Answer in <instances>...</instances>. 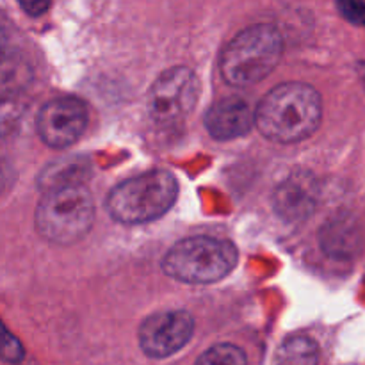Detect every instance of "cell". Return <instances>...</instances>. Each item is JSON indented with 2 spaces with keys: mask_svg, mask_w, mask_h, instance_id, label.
Here are the masks:
<instances>
[{
  "mask_svg": "<svg viewBox=\"0 0 365 365\" xmlns=\"http://www.w3.org/2000/svg\"><path fill=\"white\" fill-rule=\"evenodd\" d=\"M34 71L20 53L0 56V103L11 102L31 86Z\"/></svg>",
  "mask_w": 365,
  "mask_h": 365,
  "instance_id": "cell-12",
  "label": "cell"
},
{
  "mask_svg": "<svg viewBox=\"0 0 365 365\" xmlns=\"http://www.w3.org/2000/svg\"><path fill=\"white\" fill-rule=\"evenodd\" d=\"M321 95L303 82H285L271 89L255 110V127L271 141L298 143L319 128Z\"/></svg>",
  "mask_w": 365,
  "mask_h": 365,
  "instance_id": "cell-1",
  "label": "cell"
},
{
  "mask_svg": "<svg viewBox=\"0 0 365 365\" xmlns=\"http://www.w3.org/2000/svg\"><path fill=\"white\" fill-rule=\"evenodd\" d=\"M178 182L166 170H153L118 184L107 196V210L123 225L159 220L175 205Z\"/></svg>",
  "mask_w": 365,
  "mask_h": 365,
  "instance_id": "cell-3",
  "label": "cell"
},
{
  "mask_svg": "<svg viewBox=\"0 0 365 365\" xmlns=\"http://www.w3.org/2000/svg\"><path fill=\"white\" fill-rule=\"evenodd\" d=\"M319 349L309 337H291L280 346L274 365H317Z\"/></svg>",
  "mask_w": 365,
  "mask_h": 365,
  "instance_id": "cell-14",
  "label": "cell"
},
{
  "mask_svg": "<svg viewBox=\"0 0 365 365\" xmlns=\"http://www.w3.org/2000/svg\"><path fill=\"white\" fill-rule=\"evenodd\" d=\"M6 52V34H4V31L0 29V56Z\"/></svg>",
  "mask_w": 365,
  "mask_h": 365,
  "instance_id": "cell-20",
  "label": "cell"
},
{
  "mask_svg": "<svg viewBox=\"0 0 365 365\" xmlns=\"http://www.w3.org/2000/svg\"><path fill=\"white\" fill-rule=\"evenodd\" d=\"M239 252L234 242L214 237H189L177 242L163 260L168 277L184 284L220 282L234 271Z\"/></svg>",
  "mask_w": 365,
  "mask_h": 365,
  "instance_id": "cell-5",
  "label": "cell"
},
{
  "mask_svg": "<svg viewBox=\"0 0 365 365\" xmlns=\"http://www.w3.org/2000/svg\"><path fill=\"white\" fill-rule=\"evenodd\" d=\"M284 41L273 25H252L239 32L221 53L220 68L225 82L250 88L273 73L282 59Z\"/></svg>",
  "mask_w": 365,
  "mask_h": 365,
  "instance_id": "cell-2",
  "label": "cell"
},
{
  "mask_svg": "<svg viewBox=\"0 0 365 365\" xmlns=\"http://www.w3.org/2000/svg\"><path fill=\"white\" fill-rule=\"evenodd\" d=\"M337 7L342 16L353 25L365 27V2L364 0H337Z\"/></svg>",
  "mask_w": 365,
  "mask_h": 365,
  "instance_id": "cell-17",
  "label": "cell"
},
{
  "mask_svg": "<svg viewBox=\"0 0 365 365\" xmlns=\"http://www.w3.org/2000/svg\"><path fill=\"white\" fill-rule=\"evenodd\" d=\"M359 225L349 217H337L330 221L321 234V245L330 257L335 259H349L360 248Z\"/></svg>",
  "mask_w": 365,
  "mask_h": 365,
  "instance_id": "cell-11",
  "label": "cell"
},
{
  "mask_svg": "<svg viewBox=\"0 0 365 365\" xmlns=\"http://www.w3.org/2000/svg\"><path fill=\"white\" fill-rule=\"evenodd\" d=\"M95 221V203L84 184L45 191L36 209V228L46 241L68 246L88 235Z\"/></svg>",
  "mask_w": 365,
  "mask_h": 365,
  "instance_id": "cell-4",
  "label": "cell"
},
{
  "mask_svg": "<svg viewBox=\"0 0 365 365\" xmlns=\"http://www.w3.org/2000/svg\"><path fill=\"white\" fill-rule=\"evenodd\" d=\"M195 365H248L245 351L234 344H216L207 349Z\"/></svg>",
  "mask_w": 365,
  "mask_h": 365,
  "instance_id": "cell-15",
  "label": "cell"
},
{
  "mask_svg": "<svg viewBox=\"0 0 365 365\" xmlns=\"http://www.w3.org/2000/svg\"><path fill=\"white\" fill-rule=\"evenodd\" d=\"M319 187L309 171H294L277 187L273 195V207L282 220L298 223L307 220L317 205Z\"/></svg>",
  "mask_w": 365,
  "mask_h": 365,
  "instance_id": "cell-9",
  "label": "cell"
},
{
  "mask_svg": "<svg viewBox=\"0 0 365 365\" xmlns=\"http://www.w3.org/2000/svg\"><path fill=\"white\" fill-rule=\"evenodd\" d=\"M13 182H14L13 166H11L6 159H2V157H0V195H2V192H6L7 189L13 185Z\"/></svg>",
  "mask_w": 365,
  "mask_h": 365,
  "instance_id": "cell-19",
  "label": "cell"
},
{
  "mask_svg": "<svg viewBox=\"0 0 365 365\" xmlns=\"http://www.w3.org/2000/svg\"><path fill=\"white\" fill-rule=\"evenodd\" d=\"M198 78L189 68L166 70L152 86L148 96L150 116L160 125L184 120L198 102Z\"/></svg>",
  "mask_w": 365,
  "mask_h": 365,
  "instance_id": "cell-6",
  "label": "cell"
},
{
  "mask_svg": "<svg viewBox=\"0 0 365 365\" xmlns=\"http://www.w3.org/2000/svg\"><path fill=\"white\" fill-rule=\"evenodd\" d=\"M205 128L214 139L230 141L248 134L255 125V110L241 98H221L205 113Z\"/></svg>",
  "mask_w": 365,
  "mask_h": 365,
  "instance_id": "cell-10",
  "label": "cell"
},
{
  "mask_svg": "<svg viewBox=\"0 0 365 365\" xmlns=\"http://www.w3.org/2000/svg\"><path fill=\"white\" fill-rule=\"evenodd\" d=\"M195 334V319L185 310H164L146 317L139 328V346L150 359L180 351Z\"/></svg>",
  "mask_w": 365,
  "mask_h": 365,
  "instance_id": "cell-7",
  "label": "cell"
},
{
  "mask_svg": "<svg viewBox=\"0 0 365 365\" xmlns=\"http://www.w3.org/2000/svg\"><path fill=\"white\" fill-rule=\"evenodd\" d=\"M88 166L81 159H63L50 164L43 175L39 177V185L43 191H52V189L64 187V185L84 184V175Z\"/></svg>",
  "mask_w": 365,
  "mask_h": 365,
  "instance_id": "cell-13",
  "label": "cell"
},
{
  "mask_svg": "<svg viewBox=\"0 0 365 365\" xmlns=\"http://www.w3.org/2000/svg\"><path fill=\"white\" fill-rule=\"evenodd\" d=\"M24 356L25 349L21 342L0 321V359L7 364H20Z\"/></svg>",
  "mask_w": 365,
  "mask_h": 365,
  "instance_id": "cell-16",
  "label": "cell"
},
{
  "mask_svg": "<svg viewBox=\"0 0 365 365\" xmlns=\"http://www.w3.org/2000/svg\"><path fill=\"white\" fill-rule=\"evenodd\" d=\"M18 4L31 16H39V14H43L48 9L52 0H18Z\"/></svg>",
  "mask_w": 365,
  "mask_h": 365,
  "instance_id": "cell-18",
  "label": "cell"
},
{
  "mask_svg": "<svg viewBox=\"0 0 365 365\" xmlns=\"http://www.w3.org/2000/svg\"><path fill=\"white\" fill-rule=\"evenodd\" d=\"M88 123L84 102L73 96L50 100L38 114V134L50 148L63 150L77 143Z\"/></svg>",
  "mask_w": 365,
  "mask_h": 365,
  "instance_id": "cell-8",
  "label": "cell"
}]
</instances>
